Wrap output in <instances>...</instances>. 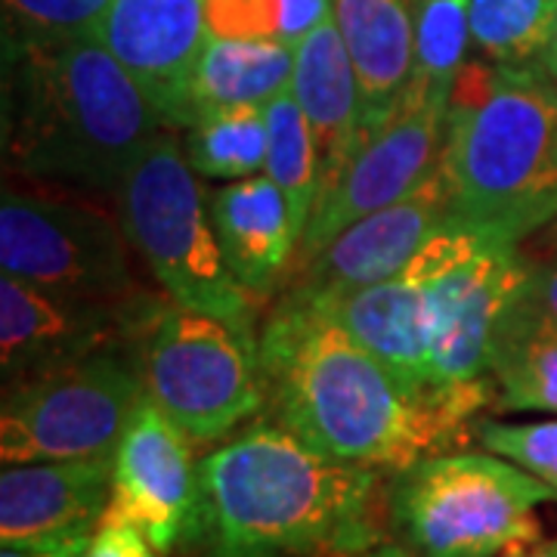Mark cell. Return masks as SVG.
I'll list each match as a JSON object with an SVG mask.
<instances>
[{"mask_svg":"<svg viewBox=\"0 0 557 557\" xmlns=\"http://www.w3.org/2000/svg\"><path fill=\"white\" fill-rule=\"evenodd\" d=\"M542 65L548 69V75L557 81V20H555V32H552V44H548V50H545V60Z\"/></svg>","mask_w":557,"mask_h":557,"instance_id":"e575fe53","label":"cell"},{"mask_svg":"<svg viewBox=\"0 0 557 557\" xmlns=\"http://www.w3.org/2000/svg\"><path fill=\"white\" fill-rule=\"evenodd\" d=\"M258 347L270 416L322 456L394 474L468 440L307 300L282 298Z\"/></svg>","mask_w":557,"mask_h":557,"instance_id":"6da1fadb","label":"cell"},{"mask_svg":"<svg viewBox=\"0 0 557 557\" xmlns=\"http://www.w3.org/2000/svg\"><path fill=\"white\" fill-rule=\"evenodd\" d=\"M119 218L87 196L35 186H3L0 267L50 292L121 304L139 285Z\"/></svg>","mask_w":557,"mask_h":557,"instance_id":"30bf717a","label":"cell"},{"mask_svg":"<svg viewBox=\"0 0 557 557\" xmlns=\"http://www.w3.org/2000/svg\"><path fill=\"white\" fill-rule=\"evenodd\" d=\"M90 536H62V539H40V542H16V545H3L0 557H87Z\"/></svg>","mask_w":557,"mask_h":557,"instance_id":"4dcf8cb0","label":"cell"},{"mask_svg":"<svg viewBox=\"0 0 557 557\" xmlns=\"http://www.w3.org/2000/svg\"><path fill=\"white\" fill-rule=\"evenodd\" d=\"M211 218L233 278L255 298H270L298 258L288 199L267 174L242 177L211 193Z\"/></svg>","mask_w":557,"mask_h":557,"instance_id":"ac0fdd59","label":"cell"},{"mask_svg":"<svg viewBox=\"0 0 557 557\" xmlns=\"http://www.w3.org/2000/svg\"><path fill=\"white\" fill-rule=\"evenodd\" d=\"M440 171L453 223L502 242L557 214V81L542 62L468 60L458 72Z\"/></svg>","mask_w":557,"mask_h":557,"instance_id":"277c9868","label":"cell"},{"mask_svg":"<svg viewBox=\"0 0 557 557\" xmlns=\"http://www.w3.org/2000/svg\"><path fill=\"white\" fill-rule=\"evenodd\" d=\"M335 22L357 72L366 134L409 87L416 16L409 0H335Z\"/></svg>","mask_w":557,"mask_h":557,"instance_id":"ffe728a7","label":"cell"},{"mask_svg":"<svg viewBox=\"0 0 557 557\" xmlns=\"http://www.w3.org/2000/svg\"><path fill=\"white\" fill-rule=\"evenodd\" d=\"M7 177L115 199L168 127L139 84L94 35L3 40Z\"/></svg>","mask_w":557,"mask_h":557,"instance_id":"7a4b0ae2","label":"cell"},{"mask_svg":"<svg viewBox=\"0 0 557 557\" xmlns=\"http://www.w3.org/2000/svg\"><path fill=\"white\" fill-rule=\"evenodd\" d=\"M183 152L199 177L242 180L263 174L270 152L267 106L214 112L186 127Z\"/></svg>","mask_w":557,"mask_h":557,"instance_id":"603a6c76","label":"cell"},{"mask_svg":"<svg viewBox=\"0 0 557 557\" xmlns=\"http://www.w3.org/2000/svg\"><path fill=\"white\" fill-rule=\"evenodd\" d=\"M87 557H159V548L146 539V533L134 520L109 508L90 536Z\"/></svg>","mask_w":557,"mask_h":557,"instance_id":"f546056e","label":"cell"},{"mask_svg":"<svg viewBox=\"0 0 557 557\" xmlns=\"http://www.w3.org/2000/svg\"><path fill=\"white\" fill-rule=\"evenodd\" d=\"M416 60L412 94H443L456 87L458 72L468 62L471 38V0H416Z\"/></svg>","mask_w":557,"mask_h":557,"instance_id":"484cf974","label":"cell"},{"mask_svg":"<svg viewBox=\"0 0 557 557\" xmlns=\"http://www.w3.org/2000/svg\"><path fill=\"white\" fill-rule=\"evenodd\" d=\"M332 13L335 0H205L214 38L278 40L288 47H298Z\"/></svg>","mask_w":557,"mask_h":557,"instance_id":"4316f807","label":"cell"},{"mask_svg":"<svg viewBox=\"0 0 557 557\" xmlns=\"http://www.w3.org/2000/svg\"><path fill=\"white\" fill-rule=\"evenodd\" d=\"M193 446L159 403L143 394L115 449L109 508L134 520L161 555L193 545L199 533L201 480Z\"/></svg>","mask_w":557,"mask_h":557,"instance_id":"7c38bea8","label":"cell"},{"mask_svg":"<svg viewBox=\"0 0 557 557\" xmlns=\"http://www.w3.org/2000/svg\"><path fill=\"white\" fill-rule=\"evenodd\" d=\"M313 307L338 319L362 347H369L397 375V381L409 394L431 403L428 307H424L421 270H418L416 258L403 270H397L394 276L354 288L338 298L319 300Z\"/></svg>","mask_w":557,"mask_h":557,"instance_id":"e0dca14e","label":"cell"},{"mask_svg":"<svg viewBox=\"0 0 557 557\" xmlns=\"http://www.w3.org/2000/svg\"><path fill=\"white\" fill-rule=\"evenodd\" d=\"M502 557H557V536L548 539V542H536V545L518 548V552H508V555Z\"/></svg>","mask_w":557,"mask_h":557,"instance_id":"836d02e7","label":"cell"},{"mask_svg":"<svg viewBox=\"0 0 557 557\" xmlns=\"http://www.w3.org/2000/svg\"><path fill=\"white\" fill-rule=\"evenodd\" d=\"M115 493V458L3 465L0 542L84 536L106 518Z\"/></svg>","mask_w":557,"mask_h":557,"instance_id":"2e32d148","label":"cell"},{"mask_svg":"<svg viewBox=\"0 0 557 557\" xmlns=\"http://www.w3.org/2000/svg\"><path fill=\"white\" fill-rule=\"evenodd\" d=\"M124 322L146 394L196 446L230 437L267 406L258 335L146 292L127 298Z\"/></svg>","mask_w":557,"mask_h":557,"instance_id":"8992f818","label":"cell"},{"mask_svg":"<svg viewBox=\"0 0 557 557\" xmlns=\"http://www.w3.org/2000/svg\"><path fill=\"white\" fill-rule=\"evenodd\" d=\"M449 100L453 90H406L397 106L362 134L357 152L344 164L335 186L325 196H319L317 208L307 220L295 270L319 255L344 226L416 193L437 171L446 139Z\"/></svg>","mask_w":557,"mask_h":557,"instance_id":"8fae6325","label":"cell"},{"mask_svg":"<svg viewBox=\"0 0 557 557\" xmlns=\"http://www.w3.org/2000/svg\"><path fill=\"white\" fill-rule=\"evenodd\" d=\"M134 298V295H131ZM124 304L50 292L3 273L0 278V366L3 384L35 379L94 357L127 338Z\"/></svg>","mask_w":557,"mask_h":557,"instance_id":"5bb4252c","label":"cell"},{"mask_svg":"<svg viewBox=\"0 0 557 557\" xmlns=\"http://www.w3.org/2000/svg\"><path fill=\"white\" fill-rule=\"evenodd\" d=\"M292 97L313 131L319 152V196H325L362 139V100L335 13L295 47ZM319 201V199H317Z\"/></svg>","mask_w":557,"mask_h":557,"instance_id":"d6986e66","label":"cell"},{"mask_svg":"<svg viewBox=\"0 0 557 557\" xmlns=\"http://www.w3.org/2000/svg\"><path fill=\"white\" fill-rule=\"evenodd\" d=\"M208 35L205 0H109L94 32L174 131H186L189 84Z\"/></svg>","mask_w":557,"mask_h":557,"instance_id":"9a60e30c","label":"cell"},{"mask_svg":"<svg viewBox=\"0 0 557 557\" xmlns=\"http://www.w3.org/2000/svg\"><path fill=\"white\" fill-rule=\"evenodd\" d=\"M474 437L480 440L483 449L515 461L518 468L530 471L545 486H552L557 496V418L523 421V424L478 418Z\"/></svg>","mask_w":557,"mask_h":557,"instance_id":"f1b7e54d","label":"cell"},{"mask_svg":"<svg viewBox=\"0 0 557 557\" xmlns=\"http://www.w3.org/2000/svg\"><path fill=\"white\" fill-rule=\"evenodd\" d=\"M354 557H418L412 555L406 545H394V542H379V545H372V548H366V552H359Z\"/></svg>","mask_w":557,"mask_h":557,"instance_id":"d6a6232c","label":"cell"},{"mask_svg":"<svg viewBox=\"0 0 557 557\" xmlns=\"http://www.w3.org/2000/svg\"><path fill=\"white\" fill-rule=\"evenodd\" d=\"M557 0H471V38L483 60L533 65L545 60Z\"/></svg>","mask_w":557,"mask_h":557,"instance_id":"d4e9b609","label":"cell"},{"mask_svg":"<svg viewBox=\"0 0 557 557\" xmlns=\"http://www.w3.org/2000/svg\"><path fill=\"white\" fill-rule=\"evenodd\" d=\"M539 233H542V239H545V245H548V251H557V214L548 220Z\"/></svg>","mask_w":557,"mask_h":557,"instance_id":"d590c367","label":"cell"},{"mask_svg":"<svg viewBox=\"0 0 557 557\" xmlns=\"http://www.w3.org/2000/svg\"><path fill=\"white\" fill-rule=\"evenodd\" d=\"M146 394L127 344L3 387V465L115 458L127 418Z\"/></svg>","mask_w":557,"mask_h":557,"instance_id":"9c48e42d","label":"cell"},{"mask_svg":"<svg viewBox=\"0 0 557 557\" xmlns=\"http://www.w3.org/2000/svg\"><path fill=\"white\" fill-rule=\"evenodd\" d=\"M295 47L278 40H239L208 35L189 84L186 127L239 106H270L288 94Z\"/></svg>","mask_w":557,"mask_h":557,"instance_id":"7402d4cb","label":"cell"},{"mask_svg":"<svg viewBox=\"0 0 557 557\" xmlns=\"http://www.w3.org/2000/svg\"><path fill=\"white\" fill-rule=\"evenodd\" d=\"M267 124H270V152H267L263 174L273 180L282 189V196L288 199L295 230L304 236L307 220L317 208L319 183H322L317 139L292 90L267 106Z\"/></svg>","mask_w":557,"mask_h":557,"instance_id":"cb8c5ba5","label":"cell"},{"mask_svg":"<svg viewBox=\"0 0 557 557\" xmlns=\"http://www.w3.org/2000/svg\"><path fill=\"white\" fill-rule=\"evenodd\" d=\"M490 372L498 409L557 416V317L527 285L498 319Z\"/></svg>","mask_w":557,"mask_h":557,"instance_id":"44dd1931","label":"cell"},{"mask_svg":"<svg viewBox=\"0 0 557 557\" xmlns=\"http://www.w3.org/2000/svg\"><path fill=\"white\" fill-rule=\"evenodd\" d=\"M199 557H354L379 545V468L260 421L199 461Z\"/></svg>","mask_w":557,"mask_h":557,"instance_id":"3957f363","label":"cell"},{"mask_svg":"<svg viewBox=\"0 0 557 557\" xmlns=\"http://www.w3.org/2000/svg\"><path fill=\"white\" fill-rule=\"evenodd\" d=\"M109 0H3V40H65L97 32Z\"/></svg>","mask_w":557,"mask_h":557,"instance_id":"83f0119b","label":"cell"},{"mask_svg":"<svg viewBox=\"0 0 557 557\" xmlns=\"http://www.w3.org/2000/svg\"><path fill=\"white\" fill-rule=\"evenodd\" d=\"M124 236L164 295L258 335V298L233 278L211 218V196L183 152L174 127L159 137L115 193Z\"/></svg>","mask_w":557,"mask_h":557,"instance_id":"52a82bcc","label":"cell"},{"mask_svg":"<svg viewBox=\"0 0 557 557\" xmlns=\"http://www.w3.org/2000/svg\"><path fill=\"white\" fill-rule=\"evenodd\" d=\"M446 223H453V205L437 168L416 193L354 220L319 255L300 263L285 298L319 304L394 276Z\"/></svg>","mask_w":557,"mask_h":557,"instance_id":"4fadbf2b","label":"cell"},{"mask_svg":"<svg viewBox=\"0 0 557 557\" xmlns=\"http://www.w3.org/2000/svg\"><path fill=\"white\" fill-rule=\"evenodd\" d=\"M555 490L496 453H437L394 471L387 511L418 557H502L542 542Z\"/></svg>","mask_w":557,"mask_h":557,"instance_id":"ba28073f","label":"cell"},{"mask_svg":"<svg viewBox=\"0 0 557 557\" xmlns=\"http://www.w3.org/2000/svg\"><path fill=\"white\" fill-rule=\"evenodd\" d=\"M527 263H530V282H527V288L557 317V251H548L545 258L539 260L527 255Z\"/></svg>","mask_w":557,"mask_h":557,"instance_id":"1f68e13d","label":"cell"},{"mask_svg":"<svg viewBox=\"0 0 557 557\" xmlns=\"http://www.w3.org/2000/svg\"><path fill=\"white\" fill-rule=\"evenodd\" d=\"M416 260L428 307L431 403L453 428L474 437L478 412L498 397L490 372L498 319L523 292L530 263L515 242L458 223L424 242Z\"/></svg>","mask_w":557,"mask_h":557,"instance_id":"5b68a950","label":"cell"}]
</instances>
